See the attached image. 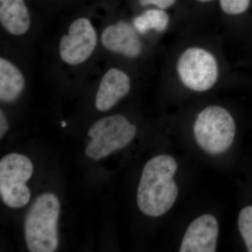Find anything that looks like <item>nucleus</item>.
Listing matches in <instances>:
<instances>
[{
    "label": "nucleus",
    "instance_id": "nucleus-1",
    "mask_svg": "<svg viewBox=\"0 0 252 252\" xmlns=\"http://www.w3.org/2000/svg\"><path fill=\"white\" fill-rule=\"evenodd\" d=\"M178 165L168 155H159L146 164L137 189V203L142 213L158 217L167 213L173 206L178 187L174 176Z\"/></svg>",
    "mask_w": 252,
    "mask_h": 252
},
{
    "label": "nucleus",
    "instance_id": "nucleus-2",
    "mask_svg": "<svg viewBox=\"0 0 252 252\" xmlns=\"http://www.w3.org/2000/svg\"><path fill=\"white\" fill-rule=\"evenodd\" d=\"M60 201L54 193L36 198L25 220V237L31 252H54L59 248Z\"/></svg>",
    "mask_w": 252,
    "mask_h": 252
},
{
    "label": "nucleus",
    "instance_id": "nucleus-3",
    "mask_svg": "<svg viewBox=\"0 0 252 252\" xmlns=\"http://www.w3.org/2000/svg\"><path fill=\"white\" fill-rule=\"evenodd\" d=\"M236 126L226 109L209 106L200 112L193 126L199 147L207 153L220 155L230 149L234 141Z\"/></svg>",
    "mask_w": 252,
    "mask_h": 252
},
{
    "label": "nucleus",
    "instance_id": "nucleus-4",
    "mask_svg": "<svg viewBox=\"0 0 252 252\" xmlns=\"http://www.w3.org/2000/svg\"><path fill=\"white\" fill-rule=\"evenodd\" d=\"M136 132V126L122 114L102 118L88 131L91 141L86 149V157L98 160L125 148L133 140Z\"/></svg>",
    "mask_w": 252,
    "mask_h": 252
},
{
    "label": "nucleus",
    "instance_id": "nucleus-5",
    "mask_svg": "<svg viewBox=\"0 0 252 252\" xmlns=\"http://www.w3.org/2000/svg\"><path fill=\"white\" fill-rule=\"evenodd\" d=\"M33 174V164L26 156L9 154L0 160V195L5 205L21 208L29 203L26 183Z\"/></svg>",
    "mask_w": 252,
    "mask_h": 252
},
{
    "label": "nucleus",
    "instance_id": "nucleus-6",
    "mask_svg": "<svg viewBox=\"0 0 252 252\" xmlns=\"http://www.w3.org/2000/svg\"><path fill=\"white\" fill-rule=\"evenodd\" d=\"M177 71L185 87L196 92L210 90L218 79L216 59L202 48L190 47L185 50L177 61Z\"/></svg>",
    "mask_w": 252,
    "mask_h": 252
},
{
    "label": "nucleus",
    "instance_id": "nucleus-7",
    "mask_svg": "<svg viewBox=\"0 0 252 252\" xmlns=\"http://www.w3.org/2000/svg\"><path fill=\"white\" fill-rule=\"evenodd\" d=\"M97 42V33L90 20L78 18L71 23L67 34L61 38L60 56L69 65H79L90 58Z\"/></svg>",
    "mask_w": 252,
    "mask_h": 252
},
{
    "label": "nucleus",
    "instance_id": "nucleus-8",
    "mask_svg": "<svg viewBox=\"0 0 252 252\" xmlns=\"http://www.w3.org/2000/svg\"><path fill=\"white\" fill-rule=\"evenodd\" d=\"M218 234L216 218L211 215H202L189 225L184 235L180 252H216Z\"/></svg>",
    "mask_w": 252,
    "mask_h": 252
},
{
    "label": "nucleus",
    "instance_id": "nucleus-9",
    "mask_svg": "<svg viewBox=\"0 0 252 252\" xmlns=\"http://www.w3.org/2000/svg\"><path fill=\"white\" fill-rule=\"evenodd\" d=\"M136 31L128 23L119 21L104 28L101 41L111 52L134 59L138 57L142 51V44Z\"/></svg>",
    "mask_w": 252,
    "mask_h": 252
},
{
    "label": "nucleus",
    "instance_id": "nucleus-10",
    "mask_svg": "<svg viewBox=\"0 0 252 252\" xmlns=\"http://www.w3.org/2000/svg\"><path fill=\"white\" fill-rule=\"evenodd\" d=\"M129 76L118 68H112L104 74L95 97L96 109L107 112L130 92Z\"/></svg>",
    "mask_w": 252,
    "mask_h": 252
},
{
    "label": "nucleus",
    "instance_id": "nucleus-11",
    "mask_svg": "<svg viewBox=\"0 0 252 252\" xmlns=\"http://www.w3.org/2000/svg\"><path fill=\"white\" fill-rule=\"evenodd\" d=\"M0 22L13 35L26 34L31 28V17L24 0H0Z\"/></svg>",
    "mask_w": 252,
    "mask_h": 252
},
{
    "label": "nucleus",
    "instance_id": "nucleus-12",
    "mask_svg": "<svg viewBox=\"0 0 252 252\" xmlns=\"http://www.w3.org/2000/svg\"><path fill=\"white\" fill-rule=\"evenodd\" d=\"M26 79L21 71L4 58L0 59V99L11 103L19 98L24 91Z\"/></svg>",
    "mask_w": 252,
    "mask_h": 252
},
{
    "label": "nucleus",
    "instance_id": "nucleus-13",
    "mask_svg": "<svg viewBox=\"0 0 252 252\" xmlns=\"http://www.w3.org/2000/svg\"><path fill=\"white\" fill-rule=\"evenodd\" d=\"M170 21L168 14L162 9H149L134 18L133 27L140 34L150 31H165Z\"/></svg>",
    "mask_w": 252,
    "mask_h": 252
},
{
    "label": "nucleus",
    "instance_id": "nucleus-14",
    "mask_svg": "<svg viewBox=\"0 0 252 252\" xmlns=\"http://www.w3.org/2000/svg\"><path fill=\"white\" fill-rule=\"evenodd\" d=\"M238 228L248 252H252V206L245 207L240 212Z\"/></svg>",
    "mask_w": 252,
    "mask_h": 252
},
{
    "label": "nucleus",
    "instance_id": "nucleus-15",
    "mask_svg": "<svg viewBox=\"0 0 252 252\" xmlns=\"http://www.w3.org/2000/svg\"><path fill=\"white\" fill-rule=\"evenodd\" d=\"M251 0H220L222 11L225 14L235 16L243 14L248 9Z\"/></svg>",
    "mask_w": 252,
    "mask_h": 252
},
{
    "label": "nucleus",
    "instance_id": "nucleus-16",
    "mask_svg": "<svg viewBox=\"0 0 252 252\" xmlns=\"http://www.w3.org/2000/svg\"><path fill=\"white\" fill-rule=\"evenodd\" d=\"M142 6L153 4L160 9H165L175 4L176 0H138Z\"/></svg>",
    "mask_w": 252,
    "mask_h": 252
},
{
    "label": "nucleus",
    "instance_id": "nucleus-17",
    "mask_svg": "<svg viewBox=\"0 0 252 252\" xmlns=\"http://www.w3.org/2000/svg\"><path fill=\"white\" fill-rule=\"evenodd\" d=\"M9 130V123L4 112L0 110V138H2Z\"/></svg>",
    "mask_w": 252,
    "mask_h": 252
},
{
    "label": "nucleus",
    "instance_id": "nucleus-18",
    "mask_svg": "<svg viewBox=\"0 0 252 252\" xmlns=\"http://www.w3.org/2000/svg\"><path fill=\"white\" fill-rule=\"evenodd\" d=\"M197 1H200V2H210V1H213V0H197Z\"/></svg>",
    "mask_w": 252,
    "mask_h": 252
},
{
    "label": "nucleus",
    "instance_id": "nucleus-19",
    "mask_svg": "<svg viewBox=\"0 0 252 252\" xmlns=\"http://www.w3.org/2000/svg\"><path fill=\"white\" fill-rule=\"evenodd\" d=\"M62 126H63V127H65V126H66V123L64 122H62Z\"/></svg>",
    "mask_w": 252,
    "mask_h": 252
}]
</instances>
